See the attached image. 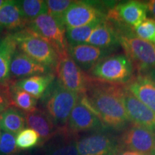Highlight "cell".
Segmentation results:
<instances>
[{"mask_svg": "<svg viewBox=\"0 0 155 155\" xmlns=\"http://www.w3.org/2000/svg\"><path fill=\"white\" fill-rule=\"evenodd\" d=\"M124 86L94 78L80 100L98 116L106 129L123 131L131 122L124 102Z\"/></svg>", "mask_w": 155, "mask_h": 155, "instance_id": "obj_1", "label": "cell"}, {"mask_svg": "<svg viewBox=\"0 0 155 155\" xmlns=\"http://www.w3.org/2000/svg\"><path fill=\"white\" fill-rule=\"evenodd\" d=\"M111 24L117 32L119 45L139 74L144 75L155 68V44L137 37L132 28Z\"/></svg>", "mask_w": 155, "mask_h": 155, "instance_id": "obj_2", "label": "cell"}, {"mask_svg": "<svg viewBox=\"0 0 155 155\" xmlns=\"http://www.w3.org/2000/svg\"><path fill=\"white\" fill-rule=\"evenodd\" d=\"M81 96L55 81L41 98L42 110L49 116L58 131L67 129L70 114Z\"/></svg>", "mask_w": 155, "mask_h": 155, "instance_id": "obj_3", "label": "cell"}, {"mask_svg": "<svg viewBox=\"0 0 155 155\" xmlns=\"http://www.w3.org/2000/svg\"><path fill=\"white\" fill-rule=\"evenodd\" d=\"M12 34L20 51L55 72L59 56L49 42L28 28Z\"/></svg>", "mask_w": 155, "mask_h": 155, "instance_id": "obj_4", "label": "cell"}, {"mask_svg": "<svg viewBox=\"0 0 155 155\" xmlns=\"http://www.w3.org/2000/svg\"><path fill=\"white\" fill-rule=\"evenodd\" d=\"M133 64L125 54L108 55L95 65L88 74L96 80L113 84L124 85L134 77Z\"/></svg>", "mask_w": 155, "mask_h": 155, "instance_id": "obj_5", "label": "cell"}, {"mask_svg": "<svg viewBox=\"0 0 155 155\" xmlns=\"http://www.w3.org/2000/svg\"><path fill=\"white\" fill-rule=\"evenodd\" d=\"M26 28L49 42L57 52L59 59L69 55L65 27L48 14H43L29 22Z\"/></svg>", "mask_w": 155, "mask_h": 155, "instance_id": "obj_6", "label": "cell"}, {"mask_svg": "<svg viewBox=\"0 0 155 155\" xmlns=\"http://www.w3.org/2000/svg\"><path fill=\"white\" fill-rule=\"evenodd\" d=\"M55 73L57 81L63 88L80 95L86 93L94 78L81 68L71 56L59 59Z\"/></svg>", "mask_w": 155, "mask_h": 155, "instance_id": "obj_7", "label": "cell"}, {"mask_svg": "<svg viewBox=\"0 0 155 155\" xmlns=\"http://www.w3.org/2000/svg\"><path fill=\"white\" fill-rule=\"evenodd\" d=\"M77 148L79 155H113L119 149V139L103 129L78 137Z\"/></svg>", "mask_w": 155, "mask_h": 155, "instance_id": "obj_8", "label": "cell"}, {"mask_svg": "<svg viewBox=\"0 0 155 155\" xmlns=\"http://www.w3.org/2000/svg\"><path fill=\"white\" fill-rule=\"evenodd\" d=\"M120 149L155 155V133L134 124H130L119 137Z\"/></svg>", "mask_w": 155, "mask_h": 155, "instance_id": "obj_9", "label": "cell"}, {"mask_svg": "<svg viewBox=\"0 0 155 155\" xmlns=\"http://www.w3.org/2000/svg\"><path fill=\"white\" fill-rule=\"evenodd\" d=\"M147 15L146 3L131 0L108 9L106 18L113 24L134 29L147 19Z\"/></svg>", "mask_w": 155, "mask_h": 155, "instance_id": "obj_10", "label": "cell"}, {"mask_svg": "<svg viewBox=\"0 0 155 155\" xmlns=\"http://www.w3.org/2000/svg\"><path fill=\"white\" fill-rule=\"evenodd\" d=\"M106 13L99 4L88 1H73L62 18L65 28L88 25L97 19H104Z\"/></svg>", "mask_w": 155, "mask_h": 155, "instance_id": "obj_11", "label": "cell"}, {"mask_svg": "<svg viewBox=\"0 0 155 155\" xmlns=\"http://www.w3.org/2000/svg\"><path fill=\"white\" fill-rule=\"evenodd\" d=\"M106 129L98 116L79 99L70 114L68 130L78 135L81 132H93Z\"/></svg>", "mask_w": 155, "mask_h": 155, "instance_id": "obj_12", "label": "cell"}, {"mask_svg": "<svg viewBox=\"0 0 155 155\" xmlns=\"http://www.w3.org/2000/svg\"><path fill=\"white\" fill-rule=\"evenodd\" d=\"M124 102L131 123L155 133V112L136 98L124 87Z\"/></svg>", "mask_w": 155, "mask_h": 155, "instance_id": "obj_13", "label": "cell"}, {"mask_svg": "<svg viewBox=\"0 0 155 155\" xmlns=\"http://www.w3.org/2000/svg\"><path fill=\"white\" fill-rule=\"evenodd\" d=\"M51 72L53 71L17 49L11 62L10 80H21L33 75H44Z\"/></svg>", "mask_w": 155, "mask_h": 155, "instance_id": "obj_14", "label": "cell"}, {"mask_svg": "<svg viewBox=\"0 0 155 155\" xmlns=\"http://www.w3.org/2000/svg\"><path fill=\"white\" fill-rule=\"evenodd\" d=\"M113 51L86 43L69 47L70 56L81 69L88 72L98 62L110 55Z\"/></svg>", "mask_w": 155, "mask_h": 155, "instance_id": "obj_15", "label": "cell"}, {"mask_svg": "<svg viewBox=\"0 0 155 155\" xmlns=\"http://www.w3.org/2000/svg\"><path fill=\"white\" fill-rule=\"evenodd\" d=\"M79 135L68 129L58 132L44 146L45 155H79L77 139Z\"/></svg>", "mask_w": 155, "mask_h": 155, "instance_id": "obj_16", "label": "cell"}, {"mask_svg": "<svg viewBox=\"0 0 155 155\" xmlns=\"http://www.w3.org/2000/svg\"><path fill=\"white\" fill-rule=\"evenodd\" d=\"M24 114L27 126L40 136V147L46 144L57 134L58 129L53 121L42 109L36 108L34 111Z\"/></svg>", "mask_w": 155, "mask_h": 155, "instance_id": "obj_17", "label": "cell"}, {"mask_svg": "<svg viewBox=\"0 0 155 155\" xmlns=\"http://www.w3.org/2000/svg\"><path fill=\"white\" fill-rule=\"evenodd\" d=\"M124 87L155 112V84L146 75H137Z\"/></svg>", "mask_w": 155, "mask_h": 155, "instance_id": "obj_18", "label": "cell"}, {"mask_svg": "<svg viewBox=\"0 0 155 155\" xmlns=\"http://www.w3.org/2000/svg\"><path fill=\"white\" fill-rule=\"evenodd\" d=\"M86 43L102 49L112 50L119 45L117 32L106 18L94 29Z\"/></svg>", "mask_w": 155, "mask_h": 155, "instance_id": "obj_19", "label": "cell"}, {"mask_svg": "<svg viewBox=\"0 0 155 155\" xmlns=\"http://www.w3.org/2000/svg\"><path fill=\"white\" fill-rule=\"evenodd\" d=\"M27 25L28 22L23 16L19 1L7 0L0 7V28L17 32Z\"/></svg>", "mask_w": 155, "mask_h": 155, "instance_id": "obj_20", "label": "cell"}, {"mask_svg": "<svg viewBox=\"0 0 155 155\" xmlns=\"http://www.w3.org/2000/svg\"><path fill=\"white\" fill-rule=\"evenodd\" d=\"M55 73L51 72L44 75H37L21 80L14 81L15 85L18 88L32 95L39 99L45 94L49 87L55 81Z\"/></svg>", "mask_w": 155, "mask_h": 155, "instance_id": "obj_21", "label": "cell"}, {"mask_svg": "<svg viewBox=\"0 0 155 155\" xmlns=\"http://www.w3.org/2000/svg\"><path fill=\"white\" fill-rule=\"evenodd\" d=\"M17 49L12 33L0 39V85H7L10 82L11 62Z\"/></svg>", "mask_w": 155, "mask_h": 155, "instance_id": "obj_22", "label": "cell"}, {"mask_svg": "<svg viewBox=\"0 0 155 155\" xmlns=\"http://www.w3.org/2000/svg\"><path fill=\"white\" fill-rule=\"evenodd\" d=\"M25 114L15 107H9L0 114V129L12 134H17L24 129Z\"/></svg>", "mask_w": 155, "mask_h": 155, "instance_id": "obj_23", "label": "cell"}, {"mask_svg": "<svg viewBox=\"0 0 155 155\" xmlns=\"http://www.w3.org/2000/svg\"><path fill=\"white\" fill-rule=\"evenodd\" d=\"M9 92L12 107L18 108L23 113H28L37 108L38 99L28 92L17 87L14 81H10L9 83Z\"/></svg>", "mask_w": 155, "mask_h": 155, "instance_id": "obj_24", "label": "cell"}, {"mask_svg": "<svg viewBox=\"0 0 155 155\" xmlns=\"http://www.w3.org/2000/svg\"><path fill=\"white\" fill-rule=\"evenodd\" d=\"M104 19H97L94 22L84 25V26L65 28V36H66L67 42L68 43L69 47L86 43L94 29Z\"/></svg>", "mask_w": 155, "mask_h": 155, "instance_id": "obj_25", "label": "cell"}, {"mask_svg": "<svg viewBox=\"0 0 155 155\" xmlns=\"http://www.w3.org/2000/svg\"><path fill=\"white\" fill-rule=\"evenodd\" d=\"M21 10L28 24L39 16L47 14L46 1L44 0H22L19 1Z\"/></svg>", "mask_w": 155, "mask_h": 155, "instance_id": "obj_26", "label": "cell"}, {"mask_svg": "<svg viewBox=\"0 0 155 155\" xmlns=\"http://www.w3.org/2000/svg\"><path fill=\"white\" fill-rule=\"evenodd\" d=\"M40 136L30 128H25L17 134L16 145L19 150H30L37 146H40Z\"/></svg>", "mask_w": 155, "mask_h": 155, "instance_id": "obj_27", "label": "cell"}, {"mask_svg": "<svg viewBox=\"0 0 155 155\" xmlns=\"http://www.w3.org/2000/svg\"><path fill=\"white\" fill-rule=\"evenodd\" d=\"M73 2V1L71 0H47V14L53 17L56 20L63 23L62 18Z\"/></svg>", "mask_w": 155, "mask_h": 155, "instance_id": "obj_28", "label": "cell"}, {"mask_svg": "<svg viewBox=\"0 0 155 155\" xmlns=\"http://www.w3.org/2000/svg\"><path fill=\"white\" fill-rule=\"evenodd\" d=\"M134 32L139 38L155 44V20L147 18L134 28Z\"/></svg>", "mask_w": 155, "mask_h": 155, "instance_id": "obj_29", "label": "cell"}, {"mask_svg": "<svg viewBox=\"0 0 155 155\" xmlns=\"http://www.w3.org/2000/svg\"><path fill=\"white\" fill-rule=\"evenodd\" d=\"M19 153L15 136L5 131L2 132L0 135V155H17Z\"/></svg>", "mask_w": 155, "mask_h": 155, "instance_id": "obj_30", "label": "cell"}, {"mask_svg": "<svg viewBox=\"0 0 155 155\" xmlns=\"http://www.w3.org/2000/svg\"><path fill=\"white\" fill-rule=\"evenodd\" d=\"M9 83L7 85H0V114L12 106L9 98Z\"/></svg>", "mask_w": 155, "mask_h": 155, "instance_id": "obj_31", "label": "cell"}, {"mask_svg": "<svg viewBox=\"0 0 155 155\" xmlns=\"http://www.w3.org/2000/svg\"><path fill=\"white\" fill-rule=\"evenodd\" d=\"M146 3L147 14L150 17V19L155 20V0H150Z\"/></svg>", "mask_w": 155, "mask_h": 155, "instance_id": "obj_32", "label": "cell"}, {"mask_svg": "<svg viewBox=\"0 0 155 155\" xmlns=\"http://www.w3.org/2000/svg\"><path fill=\"white\" fill-rule=\"evenodd\" d=\"M113 155H147L143 153H140L135 151L129 150H124V149H119Z\"/></svg>", "mask_w": 155, "mask_h": 155, "instance_id": "obj_33", "label": "cell"}, {"mask_svg": "<svg viewBox=\"0 0 155 155\" xmlns=\"http://www.w3.org/2000/svg\"><path fill=\"white\" fill-rule=\"evenodd\" d=\"M144 75H146L148 78H150L155 84V68H152V70H150V71H149L148 72H147Z\"/></svg>", "mask_w": 155, "mask_h": 155, "instance_id": "obj_34", "label": "cell"}, {"mask_svg": "<svg viewBox=\"0 0 155 155\" xmlns=\"http://www.w3.org/2000/svg\"><path fill=\"white\" fill-rule=\"evenodd\" d=\"M6 1H7V0H0V7H1L3 5H5Z\"/></svg>", "mask_w": 155, "mask_h": 155, "instance_id": "obj_35", "label": "cell"}, {"mask_svg": "<svg viewBox=\"0 0 155 155\" xmlns=\"http://www.w3.org/2000/svg\"><path fill=\"white\" fill-rule=\"evenodd\" d=\"M1 31H2V29L0 28V33H1Z\"/></svg>", "mask_w": 155, "mask_h": 155, "instance_id": "obj_36", "label": "cell"}, {"mask_svg": "<svg viewBox=\"0 0 155 155\" xmlns=\"http://www.w3.org/2000/svg\"><path fill=\"white\" fill-rule=\"evenodd\" d=\"M0 135H1V131H0Z\"/></svg>", "mask_w": 155, "mask_h": 155, "instance_id": "obj_37", "label": "cell"}]
</instances>
